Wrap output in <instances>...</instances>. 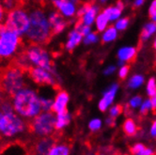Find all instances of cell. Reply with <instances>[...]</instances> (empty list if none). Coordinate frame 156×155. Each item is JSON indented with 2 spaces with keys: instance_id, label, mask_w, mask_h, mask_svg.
Listing matches in <instances>:
<instances>
[{
  "instance_id": "obj_36",
  "label": "cell",
  "mask_w": 156,
  "mask_h": 155,
  "mask_svg": "<svg viewBox=\"0 0 156 155\" xmlns=\"http://www.w3.org/2000/svg\"><path fill=\"white\" fill-rule=\"evenodd\" d=\"M129 70H130V68H129L128 65H125V64L121 65L119 70V78L125 79L126 77H127V75H128V73H129Z\"/></svg>"
},
{
  "instance_id": "obj_12",
  "label": "cell",
  "mask_w": 156,
  "mask_h": 155,
  "mask_svg": "<svg viewBox=\"0 0 156 155\" xmlns=\"http://www.w3.org/2000/svg\"><path fill=\"white\" fill-rule=\"evenodd\" d=\"M118 90H119V85L113 84L104 92L103 98L100 100V102L98 104V107L100 109V111L105 112L110 107V105H112L114 100H115V97L117 95Z\"/></svg>"
},
{
  "instance_id": "obj_16",
  "label": "cell",
  "mask_w": 156,
  "mask_h": 155,
  "mask_svg": "<svg viewBox=\"0 0 156 155\" xmlns=\"http://www.w3.org/2000/svg\"><path fill=\"white\" fill-rule=\"evenodd\" d=\"M72 121V115L68 111V109L63 112L55 114V128L57 132H60L67 128Z\"/></svg>"
},
{
  "instance_id": "obj_10",
  "label": "cell",
  "mask_w": 156,
  "mask_h": 155,
  "mask_svg": "<svg viewBox=\"0 0 156 155\" xmlns=\"http://www.w3.org/2000/svg\"><path fill=\"white\" fill-rule=\"evenodd\" d=\"M48 16V21L51 26L52 34L53 36L60 35L63 33L67 27V21L66 18L63 17L57 9L55 10H51L47 13Z\"/></svg>"
},
{
  "instance_id": "obj_17",
  "label": "cell",
  "mask_w": 156,
  "mask_h": 155,
  "mask_svg": "<svg viewBox=\"0 0 156 155\" xmlns=\"http://www.w3.org/2000/svg\"><path fill=\"white\" fill-rule=\"evenodd\" d=\"M98 13H99V8L96 5L90 4L88 9L85 12V13L79 18V21L78 22H80V23L84 25L91 26L95 23V19Z\"/></svg>"
},
{
  "instance_id": "obj_34",
  "label": "cell",
  "mask_w": 156,
  "mask_h": 155,
  "mask_svg": "<svg viewBox=\"0 0 156 155\" xmlns=\"http://www.w3.org/2000/svg\"><path fill=\"white\" fill-rule=\"evenodd\" d=\"M142 98L140 96H135V97H133L130 101H129V106L131 108H137L140 106V104H142Z\"/></svg>"
},
{
  "instance_id": "obj_23",
  "label": "cell",
  "mask_w": 156,
  "mask_h": 155,
  "mask_svg": "<svg viewBox=\"0 0 156 155\" xmlns=\"http://www.w3.org/2000/svg\"><path fill=\"white\" fill-rule=\"evenodd\" d=\"M104 12L107 15L110 22H116L120 17L122 9L119 8L118 6H113V7H109L105 9Z\"/></svg>"
},
{
  "instance_id": "obj_13",
  "label": "cell",
  "mask_w": 156,
  "mask_h": 155,
  "mask_svg": "<svg viewBox=\"0 0 156 155\" xmlns=\"http://www.w3.org/2000/svg\"><path fill=\"white\" fill-rule=\"evenodd\" d=\"M70 103V96L68 92L65 90H58L53 98V105L52 111L55 114L63 112L68 108V104Z\"/></svg>"
},
{
  "instance_id": "obj_47",
  "label": "cell",
  "mask_w": 156,
  "mask_h": 155,
  "mask_svg": "<svg viewBox=\"0 0 156 155\" xmlns=\"http://www.w3.org/2000/svg\"><path fill=\"white\" fill-rule=\"evenodd\" d=\"M116 6H118L119 8H120L121 9H123V8H124V4L122 3L121 1H118L117 2V4H116Z\"/></svg>"
},
{
  "instance_id": "obj_19",
  "label": "cell",
  "mask_w": 156,
  "mask_h": 155,
  "mask_svg": "<svg viewBox=\"0 0 156 155\" xmlns=\"http://www.w3.org/2000/svg\"><path fill=\"white\" fill-rule=\"evenodd\" d=\"M71 149L68 145L63 143H55L52 146L48 155H69Z\"/></svg>"
},
{
  "instance_id": "obj_14",
  "label": "cell",
  "mask_w": 156,
  "mask_h": 155,
  "mask_svg": "<svg viewBox=\"0 0 156 155\" xmlns=\"http://www.w3.org/2000/svg\"><path fill=\"white\" fill-rule=\"evenodd\" d=\"M54 144L55 140L52 136L39 137L33 146V150H34V153L39 155H48Z\"/></svg>"
},
{
  "instance_id": "obj_27",
  "label": "cell",
  "mask_w": 156,
  "mask_h": 155,
  "mask_svg": "<svg viewBox=\"0 0 156 155\" xmlns=\"http://www.w3.org/2000/svg\"><path fill=\"white\" fill-rule=\"evenodd\" d=\"M98 41H99L98 34L95 32H92V31L90 33H88L87 35H86L83 38V43L85 44V45H91V44L98 42Z\"/></svg>"
},
{
  "instance_id": "obj_46",
  "label": "cell",
  "mask_w": 156,
  "mask_h": 155,
  "mask_svg": "<svg viewBox=\"0 0 156 155\" xmlns=\"http://www.w3.org/2000/svg\"><path fill=\"white\" fill-rule=\"evenodd\" d=\"M4 92L1 90V88H0V104H1V103L3 102V100H4Z\"/></svg>"
},
{
  "instance_id": "obj_4",
  "label": "cell",
  "mask_w": 156,
  "mask_h": 155,
  "mask_svg": "<svg viewBox=\"0 0 156 155\" xmlns=\"http://www.w3.org/2000/svg\"><path fill=\"white\" fill-rule=\"evenodd\" d=\"M28 129L26 119L14 111L3 112L0 110V136L6 139H14L23 136Z\"/></svg>"
},
{
  "instance_id": "obj_21",
  "label": "cell",
  "mask_w": 156,
  "mask_h": 155,
  "mask_svg": "<svg viewBox=\"0 0 156 155\" xmlns=\"http://www.w3.org/2000/svg\"><path fill=\"white\" fill-rule=\"evenodd\" d=\"M118 38V30L115 26H107L105 30L103 31L102 34V41L105 43H109L114 41Z\"/></svg>"
},
{
  "instance_id": "obj_41",
  "label": "cell",
  "mask_w": 156,
  "mask_h": 155,
  "mask_svg": "<svg viewBox=\"0 0 156 155\" xmlns=\"http://www.w3.org/2000/svg\"><path fill=\"white\" fill-rule=\"evenodd\" d=\"M105 123H106L107 126H110V127L114 126V125H115V118L109 116V117L105 119Z\"/></svg>"
},
{
  "instance_id": "obj_25",
  "label": "cell",
  "mask_w": 156,
  "mask_h": 155,
  "mask_svg": "<svg viewBox=\"0 0 156 155\" xmlns=\"http://www.w3.org/2000/svg\"><path fill=\"white\" fill-rule=\"evenodd\" d=\"M40 100H41V105L42 111H52L53 97L49 95L40 94Z\"/></svg>"
},
{
  "instance_id": "obj_8",
  "label": "cell",
  "mask_w": 156,
  "mask_h": 155,
  "mask_svg": "<svg viewBox=\"0 0 156 155\" xmlns=\"http://www.w3.org/2000/svg\"><path fill=\"white\" fill-rule=\"evenodd\" d=\"M55 114L53 111H41L38 116L30 120L28 128L35 136H52L55 132Z\"/></svg>"
},
{
  "instance_id": "obj_32",
  "label": "cell",
  "mask_w": 156,
  "mask_h": 155,
  "mask_svg": "<svg viewBox=\"0 0 156 155\" xmlns=\"http://www.w3.org/2000/svg\"><path fill=\"white\" fill-rule=\"evenodd\" d=\"M74 27L81 33V34L83 35V37H85L86 35L88 34V33H90V32H91V26H87V25H84V24L80 23V22H77V24L75 25Z\"/></svg>"
},
{
  "instance_id": "obj_26",
  "label": "cell",
  "mask_w": 156,
  "mask_h": 155,
  "mask_svg": "<svg viewBox=\"0 0 156 155\" xmlns=\"http://www.w3.org/2000/svg\"><path fill=\"white\" fill-rule=\"evenodd\" d=\"M144 76L141 74H135L133 76H132L129 82H128V86L132 90H136V88H138L139 86H141L144 83Z\"/></svg>"
},
{
  "instance_id": "obj_44",
  "label": "cell",
  "mask_w": 156,
  "mask_h": 155,
  "mask_svg": "<svg viewBox=\"0 0 156 155\" xmlns=\"http://www.w3.org/2000/svg\"><path fill=\"white\" fill-rule=\"evenodd\" d=\"M151 102L152 109H156V93L151 97Z\"/></svg>"
},
{
  "instance_id": "obj_1",
  "label": "cell",
  "mask_w": 156,
  "mask_h": 155,
  "mask_svg": "<svg viewBox=\"0 0 156 155\" xmlns=\"http://www.w3.org/2000/svg\"><path fill=\"white\" fill-rule=\"evenodd\" d=\"M10 101L14 112L27 121H30L42 111L40 93L27 85L10 97Z\"/></svg>"
},
{
  "instance_id": "obj_35",
  "label": "cell",
  "mask_w": 156,
  "mask_h": 155,
  "mask_svg": "<svg viewBox=\"0 0 156 155\" xmlns=\"http://www.w3.org/2000/svg\"><path fill=\"white\" fill-rule=\"evenodd\" d=\"M17 2H18L17 0H2L3 6L6 9L7 12L16 8L17 7Z\"/></svg>"
},
{
  "instance_id": "obj_20",
  "label": "cell",
  "mask_w": 156,
  "mask_h": 155,
  "mask_svg": "<svg viewBox=\"0 0 156 155\" xmlns=\"http://www.w3.org/2000/svg\"><path fill=\"white\" fill-rule=\"evenodd\" d=\"M109 19L107 17V15L105 13V12H99L96 19H95V26L97 31L99 32H103L104 30L106 29V27L108 26L109 24Z\"/></svg>"
},
{
  "instance_id": "obj_33",
  "label": "cell",
  "mask_w": 156,
  "mask_h": 155,
  "mask_svg": "<svg viewBox=\"0 0 156 155\" xmlns=\"http://www.w3.org/2000/svg\"><path fill=\"white\" fill-rule=\"evenodd\" d=\"M122 112V107L121 105L118 104V105H113L112 107H110L109 109V116L112 117L114 118H118Z\"/></svg>"
},
{
  "instance_id": "obj_6",
  "label": "cell",
  "mask_w": 156,
  "mask_h": 155,
  "mask_svg": "<svg viewBox=\"0 0 156 155\" xmlns=\"http://www.w3.org/2000/svg\"><path fill=\"white\" fill-rule=\"evenodd\" d=\"M22 45V37L9 30L5 23L0 24V59L14 58Z\"/></svg>"
},
{
  "instance_id": "obj_50",
  "label": "cell",
  "mask_w": 156,
  "mask_h": 155,
  "mask_svg": "<svg viewBox=\"0 0 156 155\" xmlns=\"http://www.w3.org/2000/svg\"><path fill=\"white\" fill-rule=\"evenodd\" d=\"M153 46H154V48H155V50H156V38H155L154 42H153Z\"/></svg>"
},
{
  "instance_id": "obj_5",
  "label": "cell",
  "mask_w": 156,
  "mask_h": 155,
  "mask_svg": "<svg viewBox=\"0 0 156 155\" xmlns=\"http://www.w3.org/2000/svg\"><path fill=\"white\" fill-rule=\"evenodd\" d=\"M24 56L30 67H40L54 72H58L55 67L49 51L42 46V44L31 43L23 52Z\"/></svg>"
},
{
  "instance_id": "obj_3",
  "label": "cell",
  "mask_w": 156,
  "mask_h": 155,
  "mask_svg": "<svg viewBox=\"0 0 156 155\" xmlns=\"http://www.w3.org/2000/svg\"><path fill=\"white\" fill-rule=\"evenodd\" d=\"M27 71L15 63V65L9 66L3 72L0 77V88L5 95L10 98L27 86Z\"/></svg>"
},
{
  "instance_id": "obj_15",
  "label": "cell",
  "mask_w": 156,
  "mask_h": 155,
  "mask_svg": "<svg viewBox=\"0 0 156 155\" xmlns=\"http://www.w3.org/2000/svg\"><path fill=\"white\" fill-rule=\"evenodd\" d=\"M83 35L74 27L73 30L69 32L68 37H67L65 42V49L69 52L74 50L83 41Z\"/></svg>"
},
{
  "instance_id": "obj_22",
  "label": "cell",
  "mask_w": 156,
  "mask_h": 155,
  "mask_svg": "<svg viewBox=\"0 0 156 155\" xmlns=\"http://www.w3.org/2000/svg\"><path fill=\"white\" fill-rule=\"evenodd\" d=\"M155 32H156V23H155V22H151V23H148L142 29V32L140 34L141 41H148Z\"/></svg>"
},
{
  "instance_id": "obj_37",
  "label": "cell",
  "mask_w": 156,
  "mask_h": 155,
  "mask_svg": "<svg viewBox=\"0 0 156 155\" xmlns=\"http://www.w3.org/2000/svg\"><path fill=\"white\" fill-rule=\"evenodd\" d=\"M146 148L143 144L141 143H137L136 145H133L132 148H131V152L133 154H137V155H141L142 151L144 150V149Z\"/></svg>"
},
{
  "instance_id": "obj_51",
  "label": "cell",
  "mask_w": 156,
  "mask_h": 155,
  "mask_svg": "<svg viewBox=\"0 0 156 155\" xmlns=\"http://www.w3.org/2000/svg\"><path fill=\"white\" fill-rule=\"evenodd\" d=\"M100 1L103 2V3H105V2H106V1H107V0H100Z\"/></svg>"
},
{
  "instance_id": "obj_11",
  "label": "cell",
  "mask_w": 156,
  "mask_h": 155,
  "mask_svg": "<svg viewBox=\"0 0 156 155\" xmlns=\"http://www.w3.org/2000/svg\"><path fill=\"white\" fill-rule=\"evenodd\" d=\"M52 4L55 9L66 19L76 16L77 4L70 1V0H57V1L52 2Z\"/></svg>"
},
{
  "instance_id": "obj_48",
  "label": "cell",
  "mask_w": 156,
  "mask_h": 155,
  "mask_svg": "<svg viewBox=\"0 0 156 155\" xmlns=\"http://www.w3.org/2000/svg\"><path fill=\"white\" fill-rule=\"evenodd\" d=\"M151 18L152 22H155V23H156V12H153L152 14H151Z\"/></svg>"
},
{
  "instance_id": "obj_49",
  "label": "cell",
  "mask_w": 156,
  "mask_h": 155,
  "mask_svg": "<svg viewBox=\"0 0 156 155\" xmlns=\"http://www.w3.org/2000/svg\"><path fill=\"white\" fill-rule=\"evenodd\" d=\"M70 1H72V2H73L75 4H78V3L80 2V0H70Z\"/></svg>"
},
{
  "instance_id": "obj_30",
  "label": "cell",
  "mask_w": 156,
  "mask_h": 155,
  "mask_svg": "<svg viewBox=\"0 0 156 155\" xmlns=\"http://www.w3.org/2000/svg\"><path fill=\"white\" fill-rule=\"evenodd\" d=\"M151 109H152V105H151V99L143 101L139 106V111H140V114H142V115H147Z\"/></svg>"
},
{
  "instance_id": "obj_18",
  "label": "cell",
  "mask_w": 156,
  "mask_h": 155,
  "mask_svg": "<svg viewBox=\"0 0 156 155\" xmlns=\"http://www.w3.org/2000/svg\"><path fill=\"white\" fill-rule=\"evenodd\" d=\"M136 56V49L133 46H125L121 47L118 51V58L119 61L126 63L135 59Z\"/></svg>"
},
{
  "instance_id": "obj_29",
  "label": "cell",
  "mask_w": 156,
  "mask_h": 155,
  "mask_svg": "<svg viewBox=\"0 0 156 155\" xmlns=\"http://www.w3.org/2000/svg\"><path fill=\"white\" fill-rule=\"evenodd\" d=\"M102 120L99 118H94L92 119H90V121L88 122V129H90L91 132H97L100 129L102 128Z\"/></svg>"
},
{
  "instance_id": "obj_40",
  "label": "cell",
  "mask_w": 156,
  "mask_h": 155,
  "mask_svg": "<svg viewBox=\"0 0 156 155\" xmlns=\"http://www.w3.org/2000/svg\"><path fill=\"white\" fill-rule=\"evenodd\" d=\"M150 132H151V136L156 137V119L153 121L152 124H151V127Z\"/></svg>"
},
{
  "instance_id": "obj_2",
  "label": "cell",
  "mask_w": 156,
  "mask_h": 155,
  "mask_svg": "<svg viewBox=\"0 0 156 155\" xmlns=\"http://www.w3.org/2000/svg\"><path fill=\"white\" fill-rule=\"evenodd\" d=\"M30 23L26 38L31 43L46 44L53 34L48 21L47 13L43 9L36 8L29 12Z\"/></svg>"
},
{
  "instance_id": "obj_38",
  "label": "cell",
  "mask_w": 156,
  "mask_h": 155,
  "mask_svg": "<svg viewBox=\"0 0 156 155\" xmlns=\"http://www.w3.org/2000/svg\"><path fill=\"white\" fill-rule=\"evenodd\" d=\"M7 10L6 9L4 8L3 6V3H2V0H0V24H2L5 22V19H6V16H7Z\"/></svg>"
},
{
  "instance_id": "obj_39",
  "label": "cell",
  "mask_w": 156,
  "mask_h": 155,
  "mask_svg": "<svg viewBox=\"0 0 156 155\" xmlns=\"http://www.w3.org/2000/svg\"><path fill=\"white\" fill-rule=\"evenodd\" d=\"M115 72H116V67H115V66H108V67H106L105 69L104 74L105 75H111V74H113Z\"/></svg>"
},
{
  "instance_id": "obj_9",
  "label": "cell",
  "mask_w": 156,
  "mask_h": 155,
  "mask_svg": "<svg viewBox=\"0 0 156 155\" xmlns=\"http://www.w3.org/2000/svg\"><path fill=\"white\" fill-rule=\"evenodd\" d=\"M27 74L28 78L40 86L54 87L60 82V77L58 72L40 67H30L27 70Z\"/></svg>"
},
{
  "instance_id": "obj_42",
  "label": "cell",
  "mask_w": 156,
  "mask_h": 155,
  "mask_svg": "<svg viewBox=\"0 0 156 155\" xmlns=\"http://www.w3.org/2000/svg\"><path fill=\"white\" fill-rule=\"evenodd\" d=\"M155 12H156V0H153L151 4V6H150V8H149V13L151 15Z\"/></svg>"
},
{
  "instance_id": "obj_28",
  "label": "cell",
  "mask_w": 156,
  "mask_h": 155,
  "mask_svg": "<svg viewBox=\"0 0 156 155\" xmlns=\"http://www.w3.org/2000/svg\"><path fill=\"white\" fill-rule=\"evenodd\" d=\"M129 24H130V21L128 18H119L116 21L115 27L117 28L118 31H123L129 26Z\"/></svg>"
},
{
  "instance_id": "obj_24",
  "label": "cell",
  "mask_w": 156,
  "mask_h": 155,
  "mask_svg": "<svg viewBox=\"0 0 156 155\" xmlns=\"http://www.w3.org/2000/svg\"><path fill=\"white\" fill-rule=\"evenodd\" d=\"M123 132L127 136H135L137 132V126L132 118H127L123 123Z\"/></svg>"
},
{
  "instance_id": "obj_45",
  "label": "cell",
  "mask_w": 156,
  "mask_h": 155,
  "mask_svg": "<svg viewBox=\"0 0 156 155\" xmlns=\"http://www.w3.org/2000/svg\"><path fill=\"white\" fill-rule=\"evenodd\" d=\"M144 3H145V0H135V1H133L135 7H141Z\"/></svg>"
},
{
  "instance_id": "obj_43",
  "label": "cell",
  "mask_w": 156,
  "mask_h": 155,
  "mask_svg": "<svg viewBox=\"0 0 156 155\" xmlns=\"http://www.w3.org/2000/svg\"><path fill=\"white\" fill-rule=\"evenodd\" d=\"M153 153H154V151L151 149H150V148H145L144 150L142 151L141 155H151Z\"/></svg>"
},
{
  "instance_id": "obj_31",
  "label": "cell",
  "mask_w": 156,
  "mask_h": 155,
  "mask_svg": "<svg viewBox=\"0 0 156 155\" xmlns=\"http://www.w3.org/2000/svg\"><path fill=\"white\" fill-rule=\"evenodd\" d=\"M146 90L148 96L151 97L156 93V79L155 78H150L147 83Z\"/></svg>"
},
{
  "instance_id": "obj_7",
  "label": "cell",
  "mask_w": 156,
  "mask_h": 155,
  "mask_svg": "<svg viewBox=\"0 0 156 155\" xmlns=\"http://www.w3.org/2000/svg\"><path fill=\"white\" fill-rule=\"evenodd\" d=\"M4 23L9 30L24 38L26 37L29 27V12L23 8L16 7L7 12Z\"/></svg>"
}]
</instances>
